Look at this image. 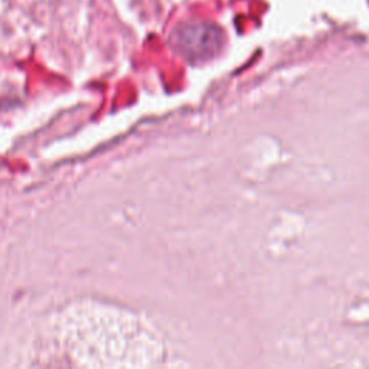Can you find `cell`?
<instances>
[{
    "label": "cell",
    "mask_w": 369,
    "mask_h": 369,
    "mask_svg": "<svg viewBox=\"0 0 369 369\" xmlns=\"http://www.w3.org/2000/svg\"><path fill=\"white\" fill-rule=\"evenodd\" d=\"M175 45L192 61L207 60L223 45V33L214 25L189 22L176 31Z\"/></svg>",
    "instance_id": "6da1fadb"
}]
</instances>
